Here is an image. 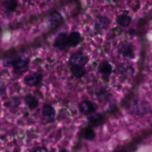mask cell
<instances>
[{"label": "cell", "instance_id": "277c9868", "mask_svg": "<svg viewBox=\"0 0 152 152\" xmlns=\"http://www.w3.org/2000/svg\"><path fill=\"white\" fill-rule=\"evenodd\" d=\"M68 34L66 32L59 33L55 38L53 46L59 50H64L68 46Z\"/></svg>", "mask_w": 152, "mask_h": 152}, {"label": "cell", "instance_id": "9c48e42d", "mask_svg": "<svg viewBox=\"0 0 152 152\" xmlns=\"http://www.w3.org/2000/svg\"><path fill=\"white\" fill-rule=\"evenodd\" d=\"M70 71L72 75L78 79L81 78L86 74V68L84 66L78 65H71Z\"/></svg>", "mask_w": 152, "mask_h": 152}, {"label": "cell", "instance_id": "4fadbf2b", "mask_svg": "<svg viewBox=\"0 0 152 152\" xmlns=\"http://www.w3.org/2000/svg\"><path fill=\"white\" fill-rule=\"evenodd\" d=\"M131 16L125 14H120L116 17V23L118 25L124 27H128L131 24Z\"/></svg>", "mask_w": 152, "mask_h": 152}, {"label": "cell", "instance_id": "e0dca14e", "mask_svg": "<svg viewBox=\"0 0 152 152\" xmlns=\"http://www.w3.org/2000/svg\"><path fill=\"white\" fill-rule=\"evenodd\" d=\"M33 152H48V150L45 147H39L36 148Z\"/></svg>", "mask_w": 152, "mask_h": 152}, {"label": "cell", "instance_id": "8fae6325", "mask_svg": "<svg viewBox=\"0 0 152 152\" xmlns=\"http://www.w3.org/2000/svg\"><path fill=\"white\" fill-rule=\"evenodd\" d=\"M118 51L120 54L125 57L131 58L133 55V50L131 45L129 43H122L118 46Z\"/></svg>", "mask_w": 152, "mask_h": 152}, {"label": "cell", "instance_id": "5b68a950", "mask_svg": "<svg viewBox=\"0 0 152 152\" xmlns=\"http://www.w3.org/2000/svg\"><path fill=\"white\" fill-rule=\"evenodd\" d=\"M42 114L45 120L49 122H52L55 119L56 110L54 107L48 103L43 104L42 109Z\"/></svg>", "mask_w": 152, "mask_h": 152}, {"label": "cell", "instance_id": "30bf717a", "mask_svg": "<svg viewBox=\"0 0 152 152\" xmlns=\"http://www.w3.org/2000/svg\"><path fill=\"white\" fill-rule=\"evenodd\" d=\"M63 17L62 15L58 11L52 12L49 17V21L50 26L52 27H56L63 23Z\"/></svg>", "mask_w": 152, "mask_h": 152}, {"label": "cell", "instance_id": "3957f363", "mask_svg": "<svg viewBox=\"0 0 152 152\" xmlns=\"http://www.w3.org/2000/svg\"><path fill=\"white\" fill-rule=\"evenodd\" d=\"M43 80V75L38 72H32L27 74L23 78V83L28 87H36L39 86Z\"/></svg>", "mask_w": 152, "mask_h": 152}, {"label": "cell", "instance_id": "7c38bea8", "mask_svg": "<svg viewBox=\"0 0 152 152\" xmlns=\"http://www.w3.org/2000/svg\"><path fill=\"white\" fill-rule=\"evenodd\" d=\"M110 24V20L106 16H100L95 23V28L98 30H106Z\"/></svg>", "mask_w": 152, "mask_h": 152}, {"label": "cell", "instance_id": "ac0fdd59", "mask_svg": "<svg viewBox=\"0 0 152 152\" xmlns=\"http://www.w3.org/2000/svg\"><path fill=\"white\" fill-rule=\"evenodd\" d=\"M59 152H68V150H66V149H62V150H61L60 151H59Z\"/></svg>", "mask_w": 152, "mask_h": 152}, {"label": "cell", "instance_id": "9a60e30c", "mask_svg": "<svg viewBox=\"0 0 152 152\" xmlns=\"http://www.w3.org/2000/svg\"><path fill=\"white\" fill-rule=\"evenodd\" d=\"M18 0H6L3 3L4 9L9 12H14L18 7Z\"/></svg>", "mask_w": 152, "mask_h": 152}, {"label": "cell", "instance_id": "7a4b0ae2", "mask_svg": "<svg viewBox=\"0 0 152 152\" xmlns=\"http://www.w3.org/2000/svg\"><path fill=\"white\" fill-rule=\"evenodd\" d=\"M89 61V58L87 55H85L82 51L78 50L72 54L69 58V64L71 65H78L84 66Z\"/></svg>", "mask_w": 152, "mask_h": 152}, {"label": "cell", "instance_id": "52a82bcc", "mask_svg": "<svg viewBox=\"0 0 152 152\" xmlns=\"http://www.w3.org/2000/svg\"><path fill=\"white\" fill-rule=\"evenodd\" d=\"M81 35L80 32L74 31L68 34V46L69 48H75L80 43Z\"/></svg>", "mask_w": 152, "mask_h": 152}, {"label": "cell", "instance_id": "8992f818", "mask_svg": "<svg viewBox=\"0 0 152 152\" xmlns=\"http://www.w3.org/2000/svg\"><path fill=\"white\" fill-rule=\"evenodd\" d=\"M80 112L85 115H89L94 112L97 109V106L95 103L88 100H84L78 104Z\"/></svg>", "mask_w": 152, "mask_h": 152}, {"label": "cell", "instance_id": "5bb4252c", "mask_svg": "<svg viewBox=\"0 0 152 152\" xmlns=\"http://www.w3.org/2000/svg\"><path fill=\"white\" fill-rule=\"evenodd\" d=\"M112 66L107 62H102L98 68V70L100 74L106 76H109L112 72Z\"/></svg>", "mask_w": 152, "mask_h": 152}, {"label": "cell", "instance_id": "2e32d148", "mask_svg": "<svg viewBox=\"0 0 152 152\" xmlns=\"http://www.w3.org/2000/svg\"><path fill=\"white\" fill-rule=\"evenodd\" d=\"M96 137L94 131L92 128H87L84 132V138L87 140H93Z\"/></svg>", "mask_w": 152, "mask_h": 152}, {"label": "cell", "instance_id": "6da1fadb", "mask_svg": "<svg viewBox=\"0 0 152 152\" xmlns=\"http://www.w3.org/2000/svg\"><path fill=\"white\" fill-rule=\"evenodd\" d=\"M30 59L24 58L18 55H14L8 57L5 59L4 65L5 66H10L17 72L26 71L29 66Z\"/></svg>", "mask_w": 152, "mask_h": 152}, {"label": "cell", "instance_id": "ba28073f", "mask_svg": "<svg viewBox=\"0 0 152 152\" xmlns=\"http://www.w3.org/2000/svg\"><path fill=\"white\" fill-rule=\"evenodd\" d=\"M24 103L30 110L36 109L39 105V99L31 94H27L24 97Z\"/></svg>", "mask_w": 152, "mask_h": 152}]
</instances>
